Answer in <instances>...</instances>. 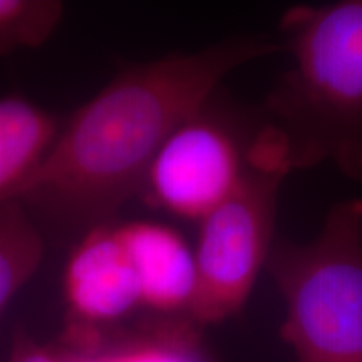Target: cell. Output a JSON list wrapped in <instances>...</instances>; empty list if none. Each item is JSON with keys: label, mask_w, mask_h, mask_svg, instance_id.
Wrapping results in <instances>:
<instances>
[{"label": "cell", "mask_w": 362, "mask_h": 362, "mask_svg": "<svg viewBox=\"0 0 362 362\" xmlns=\"http://www.w3.org/2000/svg\"><path fill=\"white\" fill-rule=\"evenodd\" d=\"M282 44L226 39L131 66L71 117L16 200L69 226L104 225L141 192L163 143L205 110L220 81Z\"/></svg>", "instance_id": "cell-1"}, {"label": "cell", "mask_w": 362, "mask_h": 362, "mask_svg": "<svg viewBox=\"0 0 362 362\" xmlns=\"http://www.w3.org/2000/svg\"><path fill=\"white\" fill-rule=\"evenodd\" d=\"M280 33L292 61L265 99L245 165L285 178L330 161L362 183V0L293 7Z\"/></svg>", "instance_id": "cell-2"}, {"label": "cell", "mask_w": 362, "mask_h": 362, "mask_svg": "<svg viewBox=\"0 0 362 362\" xmlns=\"http://www.w3.org/2000/svg\"><path fill=\"white\" fill-rule=\"evenodd\" d=\"M265 267L298 362H362V198L330 208L312 242L272 245Z\"/></svg>", "instance_id": "cell-3"}, {"label": "cell", "mask_w": 362, "mask_h": 362, "mask_svg": "<svg viewBox=\"0 0 362 362\" xmlns=\"http://www.w3.org/2000/svg\"><path fill=\"white\" fill-rule=\"evenodd\" d=\"M282 180L247 166L232 197L200 221L193 252L197 287L188 309L197 322H221L247 302L270 255Z\"/></svg>", "instance_id": "cell-4"}, {"label": "cell", "mask_w": 362, "mask_h": 362, "mask_svg": "<svg viewBox=\"0 0 362 362\" xmlns=\"http://www.w3.org/2000/svg\"><path fill=\"white\" fill-rule=\"evenodd\" d=\"M245 168L232 131L200 111L163 143L141 192L171 215L202 221L232 197Z\"/></svg>", "instance_id": "cell-5"}, {"label": "cell", "mask_w": 362, "mask_h": 362, "mask_svg": "<svg viewBox=\"0 0 362 362\" xmlns=\"http://www.w3.org/2000/svg\"><path fill=\"white\" fill-rule=\"evenodd\" d=\"M66 297L86 322H110L139 305V288L117 226L90 228L66 269Z\"/></svg>", "instance_id": "cell-6"}, {"label": "cell", "mask_w": 362, "mask_h": 362, "mask_svg": "<svg viewBox=\"0 0 362 362\" xmlns=\"http://www.w3.org/2000/svg\"><path fill=\"white\" fill-rule=\"evenodd\" d=\"M133 264L139 305L160 312L189 309L197 287L194 253L185 238L161 223L133 221L117 226Z\"/></svg>", "instance_id": "cell-7"}, {"label": "cell", "mask_w": 362, "mask_h": 362, "mask_svg": "<svg viewBox=\"0 0 362 362\" xmlns=\"http://www.w3.org/2000/svg\"><path fill=\"white\" fill-rule=\"evenodd\" d=\"M57 134L49 112L22 98L0 99V205L16 200Z\"/></svg>", "instance_id": "cell-8"}, {"label": "cell", "mask_w": 362, "mask_h": 362, "mask_svg": "<svg viewBox=\"0 0 362 362\" xmlns=\"http://www.w3.org/2000/svg\"><path fill=\"white\" fill-rule=\"evenodd\" d=\"M42 238L25 206L12 200L0 205V314L37 270Z\"/></svg>", "instance_id": "cell-9"}, {"label": "cell", "mask_w": 362, "mask_h": 362, "mask_svg": "<svg viewBox=\"0 0 362 362\" xmlns=\"http://www.w3.org/2000/svg\"><path fill=\"white\" fill-rule=\"evenodd\" d=\"M62 12V4L52 0H0V54L42 45Z\"/></svg>", "instance_id": "cell-10"}, {"label": "cell", "mask_w": 362, "mask_h": 362, "mask_svg": "<svg viewBox=\"0 0 362 362\" xmlns=\"http://www.w3.org/2000/svg\"><path fill=\"white\" fill-rule=\"evenodd\" d=\"M66 362H193V359L175 341H149L107 354L66 356Z\"/></svg>", "instance_id": "cell-11"}, {"label": "cell", "mask_w": 362, "mask_h": 362, "mask_svg": "<svg viewBox=\"0 0 362 362\" xmlns=\"http://www.w3.org/2000/svg\"><path fill=\"white\" fill-rule=\"evenodd\" d=\"M11 362H66V356L44 349L30 341L29 337L19 336L16 339Z\"/></svg>", "instance_id": "cell-12"}]
</instances>
